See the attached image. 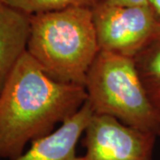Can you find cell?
Here are the masks:
<instances>
[{"instance_id": "obj_2", "label": "cell", "mask_w": 160, "mask_h": 160, "mask_svg": "<svg viewBox=\"0 0 160 160\" xmlns=\"http://www.w3.org/2000/svg\"><path fill=\"white\" fill-rule=\"evenodd\" d=\"M100 51L91 7L70 6L30 15L26 52L52 78L85 86Z\"/></svg>"}, {"instance_id": "obj_4", "label": "cell", "mask_w": 160, "mask_h": 160, "mask_svg": "<svg viewBox=\"0 0 160 160\" xmlns=\"http://www.w3.org/2000/svg\"><path fill=\"white\" fill-rule=\"evenodd\" d=\"M92 9L101 51L133 59L160 36V22L148 4L120 6L98 0Z\"/></svg>"}, {"instance_id": "obj_3", "label": "cell", "mask_w": 160, "mask_h": 160, "mask_svg": "<svg viewBox=\"0 0 160 160\" xmlns=\"http://www.w3.org/2000/svg\"><path fill=\"white\" fill-rule=\"evenodd\" d=\"M87 101L95 114L160 136V112L153 106L132 58L100 51L86 76Z\"/></svg>"}, {"instance_id": "obj_1", "label": "cell", "mask_w": 160, "mask_h": 160, "mask_svg": "<svg viewBox=\"0 0 160 160\" xmlns=\"http://www.w3.org/2000/svg\"><path fill=\"white\" fill-rule=\"evenodd\" d=\"M86 101L85 86L52 78L25 52L0 93V158H18L28 143L51 133Z\"/></svg>"}, {"instance_id": "obj_7", "label": "cell", "mask_w": 160, "mask_h": 160, "mask_svg": "<svg viewBox=\"0 0 160 160\" xmlns=\"http://www.w3.org/2000/svg\"><path fill=\"white\" fill-rule=\"evenodd\" d=\"M29 31L30 15L0 0V93L26 52Z\"/></svg>"}, {"instance_id": "obj_8", "label": "cell", "mask_w": 160, "mask_h": 160, "mask_svg": "<svg viewBox=\"0 0 160 160\" xmlns=\"http://www.w3.org/2000/svg\"><path fill=\"white\" fill-rule=\"evenodd\" d=\"M133 62L150 102L160 112V36L145 46Z\"/></svg>"}, {"instance_id": "obj_5", "label": "cell", "mask_w": 160, "mask_h": 160, "mask_svg": "<svg viewBox=\"0 0 160 160\" xmlns=\"http://www.w3.org/2000/svg\"><path fill=\"white\" fill-rule=\"evenodd\" d=\"M86 153L77 160H152L157 135L108 115H92L85 130Z\"/></svg>"}, {"instance_id": "obj_10", "label": "cell", "mask_w": 160, "mask_h": 160, "mask_svg": "<svg viewBox=\"0 0 160 160\" xmlns=\"http://www.w3.org/2000/svg\"><path fill=\"white\" fill-rule=\"evenodd\" d=\"M106 3L120 5V6H137V5H146L147 0H102Z\"/></svg>"}, {"instance_id": "obj_11", "label": "cell", "mask_w": 160, "mask_h": 160, "mask_svg": "<svg viewBox=\"0 0 160 160\" xmlns=\"http://www.w3.org/2000/svg\"><path fill=\"white\" fill-rule=\"evenodd\" d=\"M147 4L160 22V0H147Z\"/></svg>"}, {"instance_id": "obj_6", "label": "cell", "mask_w": 160, "mask_h": 160, "mask_svg": "<svg viewBox=\"0 0 160 160\" xmlns=\"http://www.w3.org/2000/svg\"><path fill=\"white\" fill-rule=\"evenodd\" d=\"M94 114L88 101L55 131L31 142V147L15 160H77V144Z\"/></svg>"}, {"instance_id": "obj_9", "label": "cell", "mask_w": 160, "mask_h": 160, "mask_svg": "<svg viewBox=\"0 0 160 160\" xmlns=\"http://www.w3.org/2000/svg\"><path fill=\"white\" fill-rule=\"evenodd\" d=\"M5 4L29 15L55 11L70 6L92 8L98 0H1Z\"/></svg>"}]
</instances>
